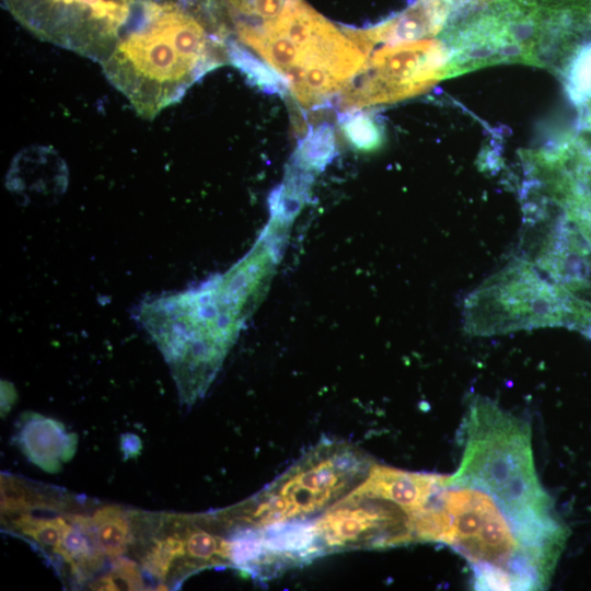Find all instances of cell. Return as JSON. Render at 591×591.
<instances>
[{"label": "cell", "mask_w": 591, "mask_h": 591, "mask_svg": "<svg viewBox=\"0 0 591 591\" xmlns=\"http://www.w3.org/2000/svg\"><path fill=\"white\" fill-rule=\"evenodd\" d=\"M229 37L219 0H142L101 66L137 114L152 119L229 62Z\"/></svg>", "instance_id": "cell-1"}, {"label": "cell", "mask_w": 591, "mask_h": 591, "mask_svg": "<svg viewBox=\"0 0 591 591\" xmlns=\"http://www.w3.org/2000/svg\"><path fill=\"white\" fill-rule=\"evenodd\" d=\"M419 542L443 543L467 560L476 590H541L561 544L536 536L484 488L445 475L416 523Z\"/></svg>", "instance_id": "cell-2"}, {"label": "cell", "mask_w": 591, "mask_h": 591, "mask_svg": "<svg viewBox=\"0 0 591 591\" xmlns=\"http://www.w3.org/2000/svg\"><path fill=\"white\" fill-rule=\"evenodd\" d=\"M463 436L462 461L452 476L487 490L538 537L564 543V529L535 471L529 424L477 397L470 406Z\"/></svg>", "instance_id": "cell-3"}, {"label": "cell", "mask_w": 591, "mask_h": 591, "mask_svg": "<svg viewBox=\"0 0 591 591\" xmlns=\"http://www.w3.org/2000/svg\"><path fill=\"white\" fill-rule=\"evenodd\" d=\"M373 465L358 447L324 440L256 495L218 513L228 523L255 529L306 521L357 488Z\"/></svg>", "instance_id": "cell-4"}, {"label": "cell", "mask_w": 591, "mask_h": 591, "mask_svg": "<svg viewBox=\"0 0 591 591\" xmlns=\"http://www.w3.org/2000/svg\"><path fill=\"white\" fill-rule=\"evenodd\" d=\"M142 0H2L40 40L102 62Z\"/></svg>", "instance_id": "cell-5"}, {"label": "cell", "mask_w": 591, "mask_h": 591, "mask_svg": "<svg viewBox=\"0 0 591 591\" xmlns=\"http://www.w3.org/2000/svg\"><path fill=\"white\" fill-rule=\"evenodd\" d=\"M417 512L364 479L312 522L317 556L416 543Z\"/></svg>", "instance_id": "cell-6"}, {"label": "cell", "mask_w": 591, "mask_h": 591, "mask_svg": "<svg viewBox=\"0 0 591 591\" xmlns=\"http://www.w3.org/2000/svg\"><path fill=\"white\" fill-rule=\"evenodd\" d=\"M559 292L526 262L510 264L471 293L465 327L478 335L554 325L561 321Z\"/></svg>", "instance_id": "cell-7"}, {"label": "cell", "mask_w": 591, "mask_h": 591, "mask_svg": "<svg viewBox=\"0 0 591 591\" xmlns=\"http://www.w3.org/2000/svg\"><path fill=\"white\" fill-rule=\"evenodd\" d=\"M450 56L433 39L387 43L366 58L360 72L341 91L339 105L346 113L413 96L441 78Z\"/></svg>", "instance_id": "cell-8"}, {"label": "cell", "mask_w": 591, "mask_h": 591, "mask_svg": "<svg viewBox=\"0 0 591 591\" xmlns=\"http://www.w3.org/2000/svg\"><path fill=\"white\" fill-rule=\"evenodd\" d=\"M15 443L30 462L54 474L76 454L78 436L65 425L37 413H25L19 419Z\"/></svg>", "instance_id": "cell-9"}, {"label": "cell", "mask_w": 591, "mask_h": 591, "mask_svg": "<svg viewBox=\"0 0 591 591\" xmlns=\"http://www.w3.org/2000/svg\"><path fill=\"white\" fill-rule=\"evenodd\" d=\"M67 522L56 555L78 578H88L103 565L92 515L66 513Z\"/></svg>", "instance_id": "cell-10"}, {"label": "cell", "mask_w": 591, "mask_h": 591, "mask_svg": "<svg viewBox=\"0 0 591 591\" xmlns=\"http://www.w3.org/2000/svg\"><path fill=\"white\" fill-rule=\"evenodd\" d=\"M92 521L104 555L113 560L124 556L134 540L131 511L106 505L93 512Z\"/></svg>", "instance_id": "cell-11"}, {"label": "cell", "mask_w": 591, "mask_h": 591, "mask_svg": "<svg viewBox=\"0 0 591 591\" xmlns=\"http://www.w3.org/2000/svg\"><path fill=\"white\" fill-rule=\"evenodd\" d=\"M11 530L36 543L40 548L56 554L67 522L66 514L36 517L32 512L2 518Z\"/></svg>", "instance_id": "cell-12"}, {"label": "cell", "mask_w": 591, "mask_h": 591, "mask_svg": "<svg viewBox=\"0 0 591 591\" xmlns=\"http://www.w3.org/2000/svg\"><path fill=\"white\" fill-rule=\"evenodd\" d=\"M230 31L242 27H257L275 20L286 0H219Z\"/></svg>", "instance_id": "cell-13"}, {"label": "cell", "mask_w": 591, "mask_h": 591, "mask_svg": "<svg viewBox=\"0 0 591 591\" xmlns=\"http://www.w3.org/2000/svg\"><path fill=\"white\" fill-rule=\"evenodd\" d=\"M229 62L243 72L251 83L268 93L283 94L287 84L285 80L267 63L253 53L228 42L227 44Z\"/></svg>", "instance_id": "cell-14"}, {"label": "cell", "mask_w": 591, "mask_h": 591, "mask_svg": "<svg viewBox=\"0 0 591 591\" xmlns=\"http://www.w3.org/2000/svg\"><path fill=\"white\" fill-rule=\"evenodd\" d=\"M335 154V135L332 126L312 127L296 151V161L309 167H322Z\"/></svg>", "instance_id": "cell-15"}, {"label": "cell", "mask_w": 591, "mask_h": 591, "mask_svg": "<svg viewBox=\"0 0 591 591\" xmlns=\"http://www.w3.org/2000/svg\"><path fill=\"white\" fill-rule=\"evenodd\" d=\"M340 120L344 135L357 149L372 150L381 143L382 129L372 115L351 111L344 113Z\"/></svg>", "instance_id": "cell-16"}, {"label": "cell", "mask_w": 591, "mask_h": 591, "mask_svg": "<svg viewBox=\"0 0 591 591\" xmlns=\"http://www.w3.org/2000/svg\"><path fill=\"white\" fill-rule=\"evenodd\" d=\"M139 566L135 560L124 556L114 559L109 575L113 577L118 590L146 589Z\"/></svg>", "instance_id": "cell-17"}, {"label": "cell", "mask_w": 591, "mask_h": 591, "mask_svg": "<svg viewBox=\"0 0 591 591\" xmlns=\"http://www.w3.org/2000/svg\"><path fill=\"white\" fill-rule=\"evenodd\" d=\"M120 449L126 459L136 457L142 449L141 441L134 433H125L120 438Z\"/></svg>", "instance_id": "cell-18"}, {"label": "cell", "mask_w": 591, "mask_h": 591, "mask_svg": "<svg viewBox=\"0 0 591 591\" xmlns=\"http://www.w3.org/2000/svg\"><path fill=\"white\" fill-rule=\"evenodd\" d=\"M92 590H118L113 577L108 573L101 576L90 583Z\"/></svg>", "instance_id": "cell-19"}]
</instances>
